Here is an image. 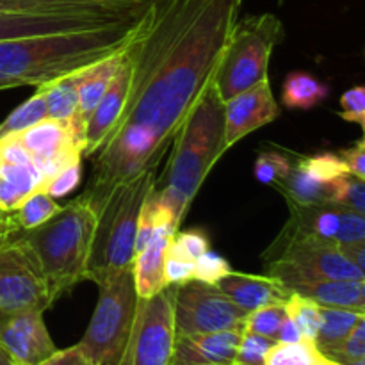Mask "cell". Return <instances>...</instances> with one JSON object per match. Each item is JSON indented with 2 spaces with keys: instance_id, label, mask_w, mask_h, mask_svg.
Masks as SVG:
<instances>
[{
  "instance_id": "cell-11",
  "label": "cell",
  "mask_w": 365,
  "mask_h": 365,
  "mask_svg": "<svg viewBox=\"0 0 365 365\" xmlns=\"http://www.w3.org/2000/svg\"><path fill=\"white\" fill-rule=\"evenodd\" d=\"M248 314L228 299L216 285L189 280L175 285V335L210 334V331L245 328Z\"/></svg>"
},
{
  "instance_id": "cell-53",
  "label": "cell",
  "mask_w": 365,
  "mask_h": 365,
  "mask_svg": "<svg viewBox=\"0 0 365 365\" xmlns=\"http://www.w3.org/2000/svg\"><path fill=\"white\" fill-rule=\"evenodd\" d=\"M344 365H365V360H356V362H351V364H344Z\"/></svg>"
},
{
  "instance_id": "cell-44",
  "label": "cell",
  "mask_w": 365,
  "mask_h": 365,
  "mask_svg": "<svg viewBox=\"0 0 365 365\" xmlns=\"http://www.w3.org/2000/svg\"><path fill=\"white\" fill-rule=\"evenodd\" d=\"M0 163L32 164V155L20 141L18 134H11L0 139Z\"/></svg>"
},
{
  "instance_id": "cell-20",
  "label": "cell",
  "mask_w": 365,
  "mask_h": 365,
  "mask_svg": "<svg viewBox=\"0 0 365 365\" xmlns=\"http://www.w3.org/2000/svg\"><path fill=\"white\" fill-rule=\"evenodd\" d=\"M18 138L24 143L25 148L29 150L32 159H45V157L53 155L56 152L70 148V146L82 150L81 146L75 143L70 123L52 120V118H45L43 121L36 123L34 127L20 132Z\"/></svg>"
},
{
  "instance_id": "cell-49",
  "label": "cell",
  "mask_w": 365,
  "mask_h": 365,
  "mask_svg": "<svg viewBox=\"0 0 365 365\" xmlns=\"http://www.w3.org/2000/svg\"><path fill=\"white\" fill-rule=\"evenodd\" d=\"M0 365H14L13 360H11L9 353L6 351V348H4L2 344H0Z\"/></svg>"
},
{
  "instance_id": "cell-27",
  "label": "cell",
  "mask_w": 365,
  "mask_h": 365,
  "mask_svg": "<svg viewBox=\"0 0 365 365\" xmlns=\"http://www.w3.org/2000/svg\"><path fill=\"white\" fill-rule=\"evenodd\" d=\"M59 210V203H56L52 196L39 189V191H34L31 196H27L18 205L16 210L9 212V217L20 230H32V228L48 221Z\"/></svg>"
},
{
  "instance_id": "cell-28",
  "label": "cell",
  "mask_w": 365,
  "mask_h": 365,
  "mask_svg": "<svg viewBox=\"0 0 365 365\" xmlns=\"http://www.w3.org/2000/svg\"><path fill=\"white\" fill-rule=\"evenodd\" d=\"M48 118L46 114L45 93L41 88H36V93L29 100L16 107L6 120L0 123V139L11 134H20L27 128L34 127L36 123Z\"/></svg>"
},
{
  "instance_id": "cell-35",
  "label": "cell",
  "mask_w": 365,
  "mask_h": 365,
  "mask_svg": "<svg viewBox=\"0 0 365 365\" xmlns=\"http://www.w3.org/2000/svg\"><path fill=\"white\" fill-rule=\"evenodd\" d=\"M273 344L274 341H271V339L242 330L241 341H239L237 351H235L234 364L264 365L267 353H269V349L273 348Z\"/></svg>"
},
{
  "instance_id": "cell-23",
  "label": "cell",
  "mask_w": 365,
  "mask_h": 365,
  "mask_svg": "<svg viewBox=\"0 0 365 365\" xmlns=\"http://www.w3.org/2000/svg\"><path fill=\"white\" fill-rule=\"evenodd\" d=\"M330 96V88L307 71H291L282 88V102L289 109L309 110Z\"/></svg>"
},
{
  "instance_id": "cell-32",
  "label": "cell",
  "mask_w": 365,
  "mask_h": 365,
  "mask_svg": "<svg viewBox=\"0 0 365 365\" xmlns=\"http://www.w3.org/2000/svg\"><path fill=\"white\" fill-rule=\"evenodd\" d=\"M296 155H287V153L274 152V150H264L259 153L253 166L255 178L264 185H273L278 187L282 180L289 175L292 164H294Z\"/></svg>"
},
{
  "instance_id": "cell-3",
  "label": "cell",
  "mask_w": 365,
  "mask_h": 365,
  "mask_svg": "<svg viewBox=\"0 0 365 365\" xmlns=\"http://www.w3.org/2000/svg\"><path fill=\"white\" fill-rule=\"evenodd\" d=\"M227 152L225 100L212 77L175 135L168 152L166 170L160 177L157 175L152 187L153 198L170 212L177 227L205 178Z\"/></svg>"
},
{
  "instance_id": "cell-16",
  "label": "cell",
  "mask_w": 365,
  "mask_h": 365,
  "mask_svg": "<svg viewBox=\"0 0 365 365\" xmlns=\"http://www.w3.org/2000/svg\"><path fill=\"white\" fill-rule=\"evenodd\" d=\"M242 330L175 335L171 365H234Z\"/></svg>"
},
{
  "instance_id": "cell-46",
  "label": "cell",
  "mask_w": 365,
  "mask_h": 365,
  "mask_svg": "<svg viewBox=\"0 0 365 365\" xmlns=\"http://www.w3.org/2000/svg\"><path fill=\"white\" fill-rule=\"evenodd\" d=\"M36 365H91L78 344L66 349H57L52 356Z\"/></svg>"
},
{
  "instance_id": "cell-43",
  "label": "cell",
  "mask_w": 365,
  "mask_h": 365,
  "mask_svg": "<svg viewBox=\"0 0 365 365\" xmlns=\"http://www.w3.org/2000/svg\"><path fill=\"white\" fill-rule=\"evenodd\" d=\"M365 241V217L364 214L355 212L342 207L341 209V225H339L337 245H349V242Z\"/></svg>"
},
{
  "instance_id": "cell-41",
  "label": "cell",
  "mask_w": 365,
  "mask_h": 365,
  "mask_svg": "<svg viewBox=\"0 0 365 365\" xmlns=\"http://www.w3.org/2000/svg\"><path fill=\"white\" fill-rule=\"evenodd\" d=\"M192 273H195V262L180 253L175 252L173 248H168L166 259H164V278H166L168 285H182L185 282L192 280Z\"/></svg>"
},
{
  "instance_id": "cell-17",
  "label": "cell",
  "mask_w": 365,
  "mask_h": 365,
  "mask_svg": "<svg viewBox=\"0 0 365 365\" xmlns=\"http://www.w3.org/2000/svg\"><path fill=\"white\" fill-rule=\"evenodd\" d=\"M217 289L228 296L246 314L262 307L285 303L291 291L269 274H248L230 271L227 277L216 282Z\"/></svg>"
},
{
  "instance_id": "cell-18",
  "label": "cell",
  "mask_w": 365,
  "mask_h": 365,
  "mask_svg": "<svg viewBox=\"0 0 365 365\" xmlns=\"http://www.w3.org/2000/svg\"><path fill=\"white\" fill-rule=\"evenodd\" d=\"M177 227L171 223H160L155 227L152 239L134 257L132 262V278L138 298H152L157 292L168 287L164 278V259L170 245L173 242Z\"/></svg>"
},
{
  "instance_id": "cell-54",
  "label": "cell",
  "mask_w": 365,
  "mask_h": 365,
  "mask_svg": "<svg viewBox=\"0 0 365 365\" xmlns=\"http://www.w3.org/2000/svg\"><path fill=\"white\" fill-rule=\"evenodd\" d=\"M234 365H237V364H234Z\"/></svg>"
},
{
  "instance_id": "cell-55",
  "label": "cell",
  "mask_w": 365,
  "mask_h": 365,
  "mask_svg": "<svg viewBox=\"0 0 365 365\" xmlns=\"http://www.w3.org/2000/svg\"><path fill=\"white\" fill-rule=\"evenodd\" d=\"M135 2H138V0H135Z\"/></svg>"
},
{
  "instance_id": "cell-51",
  "label": "cell",
  "mask_w": 365,
  "mask_h": 365,
  "mask_svg": "<svg viewBox=\"0 0 365 365\" xmlns=\"http://www.w3.org/2000/svg\"><path fill=\"white\" fill-rule=\"evenodd\" d=\"M324 365H342V364L335 362V360H330V359H327V360H324Z\"/></svg>"
},
{
  "instance_id": "cell-12",
  "label": "cell",
  "mask_w": 365,
  "mask_h": 365,
  "mask_svg": "<svg viewBox=\"0 0 365 365\" xmlns=\"http://www.w3.org/2000/svg\"><path fill=\"white\" fill-rule=\"evenodd\" d=\"M280 116V106L271 89L269 77L225 100V146L230 150L241 139L266 127Z\"/></svg>"
},
{
  "instance_id": "cell-19",
  "label": "cell",
  "mask_w": 365,
  "mask_h": 365,
  "mask_svg": "<svg viewBox=\"0 0 365 365\" xmlns=\"http://www.w3.org/2000/svg\"><path fill=\"white\" fill-rule=\"evenodd\" d=\"M289 291L307 296L321 307L365 312V280H298L289 287Z\"/></svg>"
},
{
  "instance_id": "cell-13",
  "label": "cell",
  "mask_w": 365,
  "mask_h": 365,
  "mask_svg": "<svg viewBox=\"0 0 365 365\" xmlns=\"http://www.w3.org/2000/svg\"><path fill=\"white\" fill-rule=\"evenodd\" d=\"M127 20V14L103 13H0V41L27 36L84 31Z\"/></svg>"
},
{
  "instance_id": "cell-39",
  "label": "cell",
  "mask_w": 365,
  "mask_h": 365,
  "mask_svg": "<svg viewBox=\"0 0 365 365\" xmlns=\"http://www.w3.org/2000/svg\"><path fill=\"white\" fill-rule=\"evenodd\" d=\"M171 248L177 253H180L182 257L195 262L200 255H203L207 250H210L209 235L203 230H198V228L178 232V234H175Z\"/></svg>"
},
{
  "instance_id": "cell-21",
  "label": "cell",
  "mask_w": 365,
  "mask_h": 365,
  "mask_svg": "<svg viewBox=\"0 0 365 365\" xmlns=\"http://www.w3.org/2000/svg\"><path fill=\"white\" fill-rule=\"evenodd\" d=\"M291 209V220L289 223L299 232L309 235H316L319 239L335 241L341 225V209L330 202L310 203V205H299V203L287 200Z\"/></svg>"
},
{
  "instance_id": "cell-4",
  "label": "cell",
  "mask_w": 365,
  "mask_h": 365,
  "mask_svg": "<svg viewBox=\"0 0 365 365\" xmlns=\"http://www.w3.org/2000/svg\"><path fill=\"white\" fill-rule=\"evenodd\" d=\"M95 227L96 209L93 200L82 192L43 225L20 230L53 303L86 280Z\"/></svg>"
},
{
  "instance_id": "cell-9",
  "label": "cell",
  "mask_w": 365,
  "mask_h": 365,
  "mask_svg": "<svg viewBox=\"0 0 365 365\" xmlns=\"http://www.w3.org/2000/svg\"><path fill=\"white\" fill-rule=\"evenodd\" d=\"M52 305L41 269L7 214L0 228V317L29 310L45 312Z\"/></svg>"
},
{
  "instance_id": "cell-5",
  "label": "cell",
  "mask_w": 365,
  "mask_h": 365,
  "mask_svg": "<svg viewBox=\"0 0 365 365\" xmlns=\"http://www.w3.org/2000/svg\"><path fill=\"white\" fill-rule=\"evenodd\" d=\"M157 173L148 170L120 182L96 203V227L86 280L96 284L109 274L132 269L138 217Z\"/></svg>"
},
{
  "instance_id": "cell-50",
  "label": "cell",
  "mask_w": 365,
  "mask_h": 365,
  "mask_svg": "<svg viewBox=\"0 0 365 365\" xmlns=\"http://www.w3.org/2000/svg\"><path fill=\"white\" fill-rule=\"evenodd\" d=\"M6 221H7V214H4L2 210H0V228H2L4 225H6Z\"/></svg>"
},
{
  "instance_id": "cell-31",
  "label": "cell",
  "mask_w": 365,
  "mask_h": 365,
  "mask_svg": "<svg viewBox=\"0 0 365 365\" xmlns=\"http://www.w3.org/2000/svg\"><path fill=\"white\" fill-rule=\"evenodd\" d=\"M321 356L319 349L310 341L274 342L264 365H312Z\"/></svg>"
},
{
  "instance_id": "cell-34",
  "label": "cell",
  "mask_w": 365,
  "mask_h": 365,
  "mask_svg": "<svg viewBox=\"0 0 365 365\" xmlns=\"http://www.w3.org/2000/svg\"><path fill=\"white\" fill-rule=\"evenodd\" d=\"M298 164L310 175V177L323 182V184H328V182H331L334 178H337L339 175L349 173L344 160L341 159L339 153L324 152L312 157L298 155Z\"/></svg>"
},
{
  "instance_id": "cell-33",
  "label": "cell",
  "mask_w": 365,
  "mask_h": 365,
  "mask_svg": "<svg viewBox=\"0 0 365 365\" xmlns=\"http://www.w3.org/2000/svg\"><path fill=\"white\" fill-rule=\"evenodd\" d=\"M285 319H287L285 303H274V305H267L250 312L245 319V330L277 342V335Z\"/></svg>"
},
{
  "instance_id": "cell-15",
  "label": "cell",
  "mask_w": 365,
  "mask_h": 365,
  "mask_svg": "<svg viewBox=\"0 0 365 365\" xmlns=\"http://www.w3.org/2000/svg\"><path fill=\"white\" fill-rule=\"evenodd\" d=\"M125 50L123 53H121V63L120 66H118V71L116 75H114L113 82H110V86L107 88V91L103 93L100 102L96 103L91 116L88 118V123H86L84 155L88 157V159H93V157L98 153V150L102 148L103 143L107 141L110 132L116 127L118 120H120L121 116V110H123L125 103H127L128 91H130L132 68L130 59H128Z\"/></svg>"
},
{
  "instance_id": "cell-29",
  "label": "cell",
  "mask_w": 365,
  "mask_h": 365,
  "mask_svg": "<svg viewBox=\"0 0 365 365\" xmlns=\"http://www.w3.org/2000/svg\"><path fill=\"white\" fill-rule=\"evenodd\" d=\"M334 205L365 214V178H359L351 173L339 175L328 182V200Z\"/></svg>"
},
{
  "instance_id": "cell-40",
  "label": "cell",
  "mask_w": 365,
  "mask_h": 365,
  "mask_svg": "<svg viewBox=\"0 0 365 365\" xmlns=\"http://www.w3.org/2000/svg\"><path fill=\"white\" fill-rule=\"evenodd\" d=\"M82 178V160L71 164L66 170H63L61 173H57L41 191H45L46 195L52 196V198H63L68 196L70 192H73L78 187Z\"/></svg>"
},
{
  "instance_id": "cell-48",
  "label": "cell",
  "mask_w": 365,
  "mask_h": 365,
  "mask_svg": "<svg viewBox=\"0 0 365 365\" xmlns=\"http://www.w3.org/2000/svg\"><path fill=\"white\" fill-rule=\"evenodd\" d=\"M302 341V334H299L298 327L292 323L291 317L287 316V319L284 321V324L280 327V331L277 335V342H298Z\"/></svg>"
},
{
  "instance_id": "cell-2",
  "label": "cell",
  "mask_w": 365,
  "mask_h": 365,
  "mask_svg": "<svg viewBox=\"0 0 365 365\" xmlns=\"http://www.w3.org/2000/svg\"><path fill=\"white\" fill-rule=\"evenodd\" d=\"M141 16L84 31L2 39L0 89L39 88L123 52L134 39Z\"/></svg>"
},
{
  "instance_id": "cell-47",
  "label": "cell",
  "mask_w": 365,
  "mask_h": 365,
  "mask_svg": "<svg viewBox=\"0 0 365 365\" xmlns=\"http://www.w3.org/2000/svg\"><path fill=\"white\" fill-rule=\"evenodd\" d=\"M342 255L355 264L359 269L365 271V241L360 242H349V245H339Z\"/></svg>"
},
{
  "instance_id": "cell-7",
  "label": "cell",
  "mask_w": 365,
  "mask_h": 365,
  "mask_svg": "<svg viewBox=\"0 0 365 365\" xmlns=\"http://www.w3.org/2000/svg\"><path fill=\"white\" fill-rule=\"evenodd\" d=\"M267 274L285 287L298 280H365L362 269L342 255L335 241L299 232L287 223L277 241L264 253Z\"/></svg>"
},
{
  "instance_id": "cell-25",
  "label": "cell",
  "mask_w": 365,
  "mask_h": 365,
  "mask_svg": "<svg viewBox=\"0 0 365 365\" xmlns=\"http://www.w3.org/2000/svg\"><path fill=\"white\" fill-rule=\"evenodd\" d=\"M39 88L45 93L46 114H48V118L66 121V123L75 120L78 110L77 73L59 78L56 82H50V84L39 86Z\"/></svg>"
},
{
  "instance_id": "cell-10",
  "label": "cell",
  "mask_w": 365,
  "mask_h": 365,
  "mask_svg": "<svg viewBox=\"0 0 365 365\" xmlns=\"http://www.w3.org/2000/svg\"><path fill=\"white\" fill-rule=\"evenodd\" d=\"M175 285L138 298L130 335L116 365H171L175 346Z\"/></svg>"
},
{
  "instance_id": "cell-52",
  "label": "cell",
  "mask_w": 365,
  "mask_h": 365,
  "mask_svg": "<svg viewBox=\"0 0 365 365\" xmlns=\"http://www.w3.org/2000/svg\"><path fill=\"white\" fill-rule=\"evenodd\" d=\"M324 360H327V356H321V359L319 360H317V362H314L312 365H324Z\"/></svg>"
},
{
  "instance_id": "cell-1",
  "label": "cell",
  "mask_w": 365,
  "mask_h": 365,
  "mask_svg": "<svg viewBox=\"0 0 365 365\" xmlns=\"http://www.w3.org/2000/svg\"><path fill=\"white\" fill-rule=\"evenodd\" d=\"M242 0H148L127 46L130 91L116 127L93 157L84 195L159 171L175 135L212 81Z\"/></svg>"
},
{
  "instance_id": "cell-37",
  "label": "cell",
  "mask_w": 365,
  "mask_h": 365,
  "mask_svg": "<svg viewBox=\"0 0 365 365\" xmlns=\"http://www.w3.org/2000/svg\"><path fill=\"white\" fill-rule=\"evenodd\" d=\"M82 150L75 148V146H70V148H64L61 152H56L53 155L45 157V159H32V166L38 170V173L41 175L43 187L56 177L57 173H61L63 170H66L71 164L82 160ZM41 187V189H43Z\"/></svg>"
},
{
  "instance_id": "cell-24",
  "label": "cell",
  "mask_w": 365,
  "mask_h": 365,
  "mask_svg": "<svg viewBox=\"0 0 365 365\" xmlns=\"http://www.w3.org/2000/svg\"><path fill=\"white\" fill-rule=\"evenodd\" d=\"M362 317H365V312L359 310L321 307V324L314 341L321 355L327 356L334 351Z\"/></svg>"
},
{
  "instance_id": "cell-14",
  "label": "cell",
  "mask_w": 365,
  "mask_h": 365,
  "mask_svg": "<svg viewBox=\"0 0 365 365\" xmlns=\"http://www.w3.org/2000/svg\"><path fill=\"white\" fill-rule=\"evenodd\" d=\"M0 344L14 365H36L57 351L38 310L0 317Z\"/></svg>"
},
{
  "instance_id": "cell-26",
  "label": "cell",
  "mask_w": 365,
  "mask_h": 365,
  "mask_svg": "<svg viewBox=\"0 0 365 365\" xmlns=\"http://www.w3.org/2000/svg\"><path fill=\"white\" fill-rule=\"evenodd\" d=\"M277 189L284 192L285 200H291L299 205H310V203H321L328 200V184L310 177L298 164V155L294 157V164L289 175L278 184Z\"/></svg>"
},
{
  "instance_id": "cell-22",
  "label": "cell",
  "mask_w": 365,
  "mask_h": 365,
  "mask_svg": "<svg viewBox=\"0 0 365 365\" xmlns=\"http://www.w3.org/2000/svg\"><path fill=\"white\" fill-rule=\"evenodd\" d=\"M110 0H0V13H114Z\"/></svg>"
},
{
  "instance_id": "cell-45",
  "label": "cell",
  "mask_w": 365,
  "mask_h": 365,
  "mask_svg": "<svg viewBox=\"0 0 365 365\" xmlns=\"http://www.w3.org/2000/svg\"><path fill=\"white\" fill-rule=\"evenodd\" d=\"M341 159L344 160L346 168L351 175L359 178H365V141L360 138L355 145L341 150Z\"/></svg>"
},
{
  "instance_id": "cell-8",
  "label": "cell",
  "mask_w": 365,
  "mask_h": 365,
  "mask_svg": "<svg viewBox=\"0 0 365 365\" xmlns=\"http://www.w3.org/2000/svg\"><path fill=\"white\" fill-rule=\"evenodd\" d=\"M98 302L78 348L91 365H116L130 335L138 294L132 269L96 282Z\"/></svg>"
},
{
  "instance_id": "cell-6",
  "label": "cell",
  "mask_w": 365,
  "mask_h": 365,
  "mask_svg": "<svg viewBox=\"0 0 365 365\" xmlns=\"http://www.w3.org/2000/svg\"><path fill=\"white\" fill-rule=\"evenodd\" d=\"M282 38L284 25L277 14L262 13L239 18L214 71V82L221 98H232L267 78L271 53Z\"/></svg>"
},
{
  "instance_id": "cell-38",
  "label": "cell",
  "mask_w": 365,
  "mask_h": 365,
  "mask_svg": "<svg viewBox=\"0 0 365 365\" xmlns=\"http://www.w3.org/2000/svg\"><path fill=\"white\" fill-rule=\"evenodd\" d=\"M232 271L230 262L220 253L207 250L203 255H200L195 260V273H192V280L205 282V284H216L221 278L227 277Z\"/></svg>"
},
{
  "instance_id": "cell-42",
  "label": "cell",
  "mask_w": 365,
  "mask_h": 365,
  "mask_svg": "<svg viewBox=\"0 0 365 365\" xmlns=\"http://www.w3.org/2000/svg\"><path fill=\"white\" fill-rule=\"evenodd\" d=\"M342 110L339 116L349 123L359 125L360 128H365V89L364 86H355L342 93L341 96Z\"/></svg>"
},
{
  "instance_id": "cell-30",
  "label": "cell",
  "mask_w": 365,
  "mask_h": 365,
  "mask_svg": "<svg viewBox=\"0 0 365 365\" xmlns=\"http://www.w3.org/2000/svg\"><path fill=\"white\" fill-rule=\"evenodd\" d=\"M285 309H287V316L291 317L292 323L298 327L303 341H316L321 324V305H317L307 296L291 292V296L285 302Z\"/></svg>"
},
{
  "instance_id": "cell-36",
  "label": "cell",
  "mask_w": 365,
  "mask_h": 365,
  "mask_svg": "<svg viewBox=\"0 0 365 365\" xmlns=\"http://www.w3.org/2000/svg\"><path fill=\"white\" fill-rule=\"evenodd\" d=\"M327 359L335 360L342 365L365 360V317L353 327V330L346 335L344 341L334 351L328 353Z\"/></svg>"
}]
</instances>
